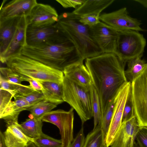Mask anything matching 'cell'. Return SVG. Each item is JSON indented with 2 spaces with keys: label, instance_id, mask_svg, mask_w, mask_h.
Returning <instances> with one entry per match:
<instances>
[{
  "label": "cell",
  "instance_id": "cell-3",
  "mask_svg": "<svg viewBox=\"0 0 147 147\" xmlns=\"http://www.w3.org/2000/svg\"><path fill=\"white\" fill-rule=\"evenodd\" d=\"M80 16L72 12H64L59 16L56 24L85 59L103 53L92 38L89 26L80 22Z\"/></svg>",
  "mask_w": 147,
  "mask_h": 147
},
{
  "label": "cell",
  "instance_id": "cell-4",
  "mask_svg": "<svg viewBox=\"0 0 147 147\" xmlns=\"http://www.w3.org/2000/svg\"><path fill=\"white\" fill-rule=\"evenodd\" d=\"M5 63L7 67L24 77L42 81H63L62 71L21 54L9 58Z\"/></svg>",
  "mask_w": 147,
  "mask_h": 147
},
{
  "label": "cell",
  "instance_id": "cell-30",
  "mask_svg": "<svg viewBox=\"0 0 147 147\" xmlns=\"http://www.w3.org/2000/svg\"><path fill=\"white\" fill-rule=\"evenodd\" d=\"M33 142L37 147H62V141L43 133L39 137L34 139Z\"/></svg>",
  "mask_w": 147,
  "mask_h": 147
},
{
  "label": "cell",
  "instance_id": "cell-19",
  "mask_svg": "<svg viewBox=\"0 0 147 147\" xmlns=\"http://www.w3.org/2000/svg\"><path fill=\"white\" fill-rule=\"evenodd\" d=\"M18 123L7 125L3 133L5 143L7 147H25L34 139L27 136L18 125Z\"/></svg>",
  "mask_w": 147,
  "mask_h": 147
},
{
  "label": "cell",
  "instance_id": "cell-12",
  "mask_svg": "<svg viewBox=\"0 0 147 147\" xmlns=\"http://www.w3.org/2000/svg\"><path fill=\"white\" fill-rule=\"evenodd\" d=\"M89 28L92 38L103 53H115L119 35L118 31L101 22L89 26Z\"/></svg>",
  "mask_w": 147,
  "mask_h": 147
},
{
  "label": "cell",
  "instance_id": "cell-2",
  "mask_svg": "<svg viewBox=\"0 0 147 147\" xmlns=\"http://www.w3.org/2000/svg\"><path fill=\"white\" fill-rule=\"evenodd\" d=\"M20 54L62 71L66 67L84 60L68 38L57 43L26 46Z\"/></svg>",
  "mask_w": 147,
  "mask_h": 147
},
{
  "label": "cell",
  "instance_id": "cell-14",
  "mask_svg": "<svg viewBox=\"0 0 147 147\" xmlns=\"http://www.w3.org/2000/svg\"><path fill=\"white\" fill-rule=\"evenodd\" d=\"M140 127L135 116L122 122L110 147H133Z\"/></svg>",
  "mask_w": 147,
  "mask_h": 147
},
{
  "label": "cell",
  "instance_id": "cell-39",
  "mask_svg": "<svg viewBox=\"0 0 147 147\" xmlns=\"http://www.w3.org/2000/svg\"><path fill=\"white\" fill-rule=\"evenodd\" d=\"M27 81L30 84V86L33 90L37 91H42L43 89L42 85L37 80L28 78Z\"/></svg>",
  "mask_w": 147,
  "mask_h": 147
},
{
  "label": "cell",
  "instance_id": "cell-17",
  "mask_svg": "<svg viewBox=\"0 0 147 147\" xmlns=\"http://www.w3.org/2000/svg\"><path fill=\"white\" fill-rule=\"evenodd\" d=\"M84 61L70 65L63 71L64 76L75 83L90 89L92 84L90 74L83 64Z\"/></svg>",
  "mask_w": 147,
  "mask_h": 147
},
{
  "label": "cell",
  "instance_id": "cell-36",
  "mask_svg": "<svg viewBox=\"0 0 147 147\" xmlns=\"http://www.w3.org/2000/svg\"><path fill=\"white\" fill-rule=\"evenodd\" d=\"M84 125H82L81 127L70 144L69 147H83L85 137L84 132Z\"/></svg>",
  "mask_w": 147,
  "mask_h": 147
},
{
  "label": "cell",
  "instance_id": "cell-18",
  "mask_svg": "<svg viewBox=\"0 0 147 147\" xmlns=\"http://www.w3.org/2000/svg\"><path fill=\"white\" fill-rule=\"evenodd\" d=\"M21 18L14 17L0 21V55L6 51L11 42Z\"/></svg>",
  "mask_w": 147,
  "mask_h": 147
},
{
  "label": "cell",
  "instance_id": "cell-9",
  "mask_svg": "<svg viewBox=\"0 0 147 147\" xmlns=\"http://www.w3.org/2000/svg\"><path fill=\"white\" fill-rule=\"evenodd\" d=\"M131 83L129 81L125 83L115 98L113 113L105 140L107 147L110 146L121 125L124 109L131 91Z\"/></svg>",
  "mask_w": 147,
  "mask_h": 147
},
{
  "label": "cell",
  "instance_id": "cell-26",
  "mask_svg": "<svg viewBox=\"0 0 147 147\" xmlns=\"http://www.w3.org/2000/svg\"><path fill=\"white\" fill-rule=\"evenodd\" d=\"M83 147H107L100 124L87 134Z\"/></svg>",
  "mask_w": 147,
  "mask_h": 147
},
{
  "label": "cell",
  "instance_id": "cell-10",
  "mask_svg": "<svg viewBox=\"0 0 147 147\" xmlns=\"http://www.w3.org/2000/svg\"><path fill=\"white\" fill-rule=\"evenodd\" d=\"M68 38L57 27L56 23L42 28L28 26L26 29V46H28L36 47L45 43H57Z\"/></svg>",
  "mask_w": 147,
  "mask_h": 147
},
{
  "label": "cell",
  "instance_id": "cell-38",
  "mask_svg": "<svg viewBox=\"0 0 147 147\" xmlns=\"http://www.w3.org/2000/svg\"><path fill=\"white\" fill-rule=\"evenodd\" d=\"M57 2L64 8L73 7L76 9L82 5L85 0H56Z\"/></svg>",
  "mask_w": 147,
  "mask_h": 147
},
{
  "label": "cell",
  "instance_id": "cell-20",
  "mask_svg": "<svg viewBox=\"0 0 147 147\" xmlns=\"http://www.w3.org/2000/svg\"><path fill=\"white\" fill-rule=\"evenodd\" d=\"M30 106L23 97L14 99L11 101L0 114V118L3 119L7 125L18 123L19 115L22 111L27 110Z\"/></svg>",
  "mask_w": 147,
  "mask_h": 147
},
{
  "label": "cell",
  "instance_id": "cell-15",
  "mask_svg": "<svg viewBox=\"0 0 147 147\" xmlns=\"http://www.w3.org/2000/svg\"><path fill=\"white\" fill-rule=\"evenodd\" d=\"M4 1L0 8V21L17 17L28 16L38 3L36 0H13L4 6Z\"/></svg>",
  "mask_w": 147,
  "mask_h": 147
},
{
  "label": "cell",
  "instance_id": "cell-22",
  "mask_svg": "<svg viewBox=\"0 0 147 147\" xmlns=\"http://www.w3.org/2000/svg\"><path fill=\"white\" fill-rule=\"evenodd\" d=\"M115 1V0H85L82 5L72 12L80 16L91 14L100 15L103 10Z\"/></svg>",
  "mask_w": 147,
  "mask_h": 147
},
{
  "label": "cell",
  "instance_id": "cell-5",
  "mask_svg": "<svg viewBox=\"0 0 147 147\" xmlns=\"http://www.w3.org/2000/svg\"><path fill=\"white\" fill-rule=\"evenodd\" d=\"M63 100L76 111L82 125L93 117L90 89L80 85L64 76Z\"/></svg>",
  "mask_w": 147,
  "mask_h": 147
},
{
  "label": "cell",
  "instance_id": "cell-31",
  "mask_svg": "<svg viewBox=\"0 0 147 147\" xmlns=\"http://www.w3.org/2000/svg\"><path fill=\"white\" fill-rule=\"evenodd\" d=\"M114 106V101L102 117L100 125L105 142L113 113Z\"/></svg>",
  "mask_w": 147,
  "mask_h": 147
},
{
  "label": "cell",
  "instance_id": "cell-42",
  "mask_svg": "<svg viewBox=\"0 0 147 147\" xmlns=\"http://www.w3.org/2000/svg\"><path fill=\"white\" fill-rule=\"evenodd\" d=\"M25 147H37L32 141H30L28 143Z\"/></svg>",
  "mask_w": 147,
  "mask_h": 147
},
{
  "label": "cell",
  "instance_id": "cell-7",
  "mask_svg": "<svg viewBox=\"0 0 147 147\" xmlns=\"http://www.w3.org/2000/svg\"><path fill=\"white\" fill-rule=\"evenodd\" d=\"M131 93L135 116L139 125L147 127V65L131 83Z\"/></svg>",
  "mask_w": 147,
  "mask_h": 147
},
{
  "label": "cell",
  "instance_id": "cell-6",
  "mask_svg": "<svg viewBox=\"0 0 147 147\" xmlns=\"http://www.w3.org/2000/svg\"><path fill=\"white\" fill-rule=\"evenodd\" d=\"M119 32L115 53L123 62L143 55L146 40L139 32L131 30Z\"/></svg>",
  "mask_w": 147,
  "mask_h": 147
},
{
  "label": "cell",
  "instance_id": "cell-21",
  "mask_svg": "<svg viewBox=\"0 0 147 147\" xmlns=\"http://www.w3.org/2000/svg\"><path fill=\"white\" fill-rule=\"evenodd\" d=\"M38 80L43 86L42 92L45 100L57 105L64 102L63 81Z\"/></svg>",
  "mask_w": 147,
  "mask_h": 147
},
{
  "label": "cell",
  "instance_id": "cell-32",
  "mask_svg": "<svg viewBox=\"0 0 147 147\" xmlns=\"http://www.w3.org/2000/svg\"><path fill=\"white\" fill-rule=\"evenodd\" d=\"M134 117H135V115L132 100L131 91L124 109L122 122L128 121Z\"/></svg>",
  "mask_w": 147,
  "mask_h": 147
},
{
  "label": "cell",
  "instance_id": "cell-13",
  "mask_svg": "<svg viewBox=\"0 0 147 147\" xmlns=\"http://www.w3.org/2000/svg\"><path fill=\"white\" fill-rule=\"evenodd\" d=\"M59 16L56 10L51 6L37 3L27 17L28 26L42 28L51 26L57 22Z\"/></svg>",
  "mask_w": 147,
  "mask_h": 147
},
{
  "label": "cell",
  "instance_id": "cell-43",
  "mask_svg": "<svg viewBox=\"0 0 147 147\" xmlns=\"http://www.w3.org/2000/svg\"><path fill=\"white\" fill-rule=\"evenodd\" d=\"M133 147H141L137 142L135 141Z\"/></svg>",
  "mask_w": 147,
  "mask_h": 147
},
{
  "label": "cell",
  "instance_id": "cell-16",
  "mask_svg": "<svg viewBox=\"0 0 147 147\" xmlns=\"http://www.w3.org/2000/svg\"><path fill=\"white\" fill-rule=\"evenodd\" d=\"M27 17H22L11 42L6 51L0 55V61L2 63H6L9 58L20 54L22 50L27 45L26 30L28 25Z\"/></svg>",
  "mask_w": 147,
  "mask_h": 147
},
{
  "label": "cell",
  "instance_id": "cell-1",
  "mask_svg": "<svg viewBox=\"0 0 147 147\" xmlns=\"http://www.w3.org/2000/svg\"><path fill=\"white\" fill-rule=\"evenodd\" d=\"M125 64L114 53H103L85 59V65L99 97L102 117L127 81L125 74Z\"/></svg>",
  "mask_w": 147,
  "mask_h": 147
},
{
  "label": "cell",
  "instance_id": "cell-27",
  "mask_svg": "<svg viewBox=\"0 0 147 147\" xmlns=\"http://www.w3.org/2000/svg\"><path fill=\"white\" fill-rule=\"evenodd\" d=\"M57 105L55 103L44 100L29 107L27 110L30 112V115L33 117L41 119L44 115L51 111Z\"/></svg>",
  "mask_w": 147,
  "mask_h": 147
},
{
  "label": "cell",
  "instance_id": "cell-8",
  "mask_svg": "<svg viewBox=\"0 0 147 147\" xmlns=\"http://www.w3.org/2000/svg\"><path fill=\"white\" fill-rule=\"evenodd\" d=\"M74 109L68 111L62 109L51 111L41 118L42 121L52 123L58 128L62 147H69L74 138Z\"/></svg>",
  "mask_w": 147,
  "mask_h": 147
},
{
  "label": "cell",
  "instance_id": "cell-28",
  "mask_svg": "<svg viewBox=\"0 0 147 147\" xmlns=\"http://www.w3.org/2000/svg\"><path fill=\"white\" fill-rule=\"evenodd\" d=\"M92 105L94 117L93 129L100 124L102 113L100 99L98 92L93 84L90 88Z\"/></svg>",
  "mask_w": 147,
  "mask_h": 147
},
{
  "label": "cell",
  "instance_id": "cell-41",
  "mask_svg": "<svg viewBox=\"0 0 147 147\" xmlns=\"http://www.w3.org/2000/svg\"><path fill=\"white\" fill-rule=\"evenodd\" d=\"M133 1L138 3L144 7L147 8V0H134Z\"/></svg>",
  "mask_w": 147,
  "mask_h": 147
},
{
  "label": "cell",
  "instance_id": "cell-25",
  "mask_svg": "<svg viewBox=\"0 0 147 147\" xmlns=\"http://www.w3.org/2000/svg\"><path fill=\"white\" fill-rule=\"evenodd\" d=\"M0 88L10 92L14 99L23 97L24 96L34 90L29 85L26 86L22 84L10 82L0 76Z\"/></svg>",
  "mask_w": 147,
  "mask_h": 147
},
{
  "label": "cell",
  "instance_id": "cell-34",
  "mask_svg": "<svg viewBox=\"0 0 147 147\" xmlns=\"http://www.w3.org/2000/svg\"><path fill=\"white\" fill-rule=\"evenodd\" d=\"M96 14H91L80 16V21L84 25L92 26L96 25L100 21L99 16Z\"/></svg>",
  "mask_w": 147,
  "mask_h": 147
},
{
  "label": "cell",
  "instance_id": "cell-23",
  "mask_svg": "<svg viewBox=\"0 0 147 147\" xmlns=\"http://www.w3.org/2000/svg\"><path fill=\"white\" fill-rule=\"evenodd\" d=\"M29 118L18 125L23 132L28 137L34 139L43 133L42 127V121L41 119L35 118L29 116Z\"/></svg>",
  "mask_w": 147,
  "mask_h": 147
},
{
  "label": "cell",
  "instance_id": "cell-29",
  "mask_svg": "<svg viewBox=\"0 0 147 147\" xmlns=\"http://www.w3.org/2000/svg\"><path fill=\"white\" fill-rule=\"evenodd\" d=\"M0 71V76L11 83L21 84L22 81H27L28 78L21 76L7 67H1Z\"/></svg>",
  "mask_w": 147,
  "mask_h": 147
},
{
  "label": "cell",
  "instance_id": "cell-37",
  "mask_svg": "<svg viewBox=\"0 0 147 147\" xmlns=\"http://www.w3.org/2000/svg\"><path fill=\"white\" fill-rule=\"evenodd\" d=\"M136 139L141 147H147V127H141Z\"/></svg>",
  "mask_w": 147,
  "mask_h": 147
},
{
  "label": "cell",
  "instance_id": "cell-35",
  "mask_svg": "<svg viewBox=\"0 0 147 147\" xmlns=\"http://www.w3.org/2000/svg\"><path fill=\"white\" fill-rule=\"evenodd\" d=\"M11 94L6 90L0 88V113H1L11 101Z\"/></svg>",
  "mask_w": 147,
  "mask_h": 147
},
{
  "label": "cell",
  "instance_id": "cell-40",
  "mask_svg": "<svg viewBox=\"0 0 147 147\" xmlns=\"http://www.w3.org/2000/svg\"><path fill=\"white\" fill-rule=\"evenodd\" d=\"M0 147H7L5 143L3 133L0 131Z\"/></svg>",
  "mask_w": 147,
  "mask_h": 147
},
{
  "label": "cell",
  "instance_id": "cell-11",
  "mask_svg": "<svg viewBox=\"0 0 147 147\" xmlns=\"http://www.w3.org/2000/svg\"><path fill=\"white\" fill-rule=\"evenodd\" d=\"M99 19L118 31L128 30L138 32L145 31L141 27L142 23L140 21L128 15L125 7L111 12L103 13L100 15Z\"/></svg>",
  "mask_w": 147,
  "mask_h": 147
},
{
  "label": "cell",
  "instance_id": "cell-24",
  "mask_svg": "<svg viewBox=\"0 0 147 147\" xmlns=\"http://www.w3.org/2000/svg\"><path fill=\"white\" fill-rule=\"evenodd\" d=\"M140 55L129 60L125 74L127 79L131 83L143 71L147 65V62Z\"/></svg>",
  "mask_w": 147,
  "mask_h": 147
},
{
  "label": "cell",
  "instance_id": "cell-33",
  "mask_svg": "<svg viewBox=\"0 0 147 147\" xmlns=\"http://www.w3.org/2000/svg\"><path fill=\"white\" fill-rule=\"evenodd\" d=\"M23 97L28 102L30 107L42 100H45L42 91L34 90Z\"/></svg>",
  "mask_w": 147,
  "mask_h": 147
}]
</instances>
